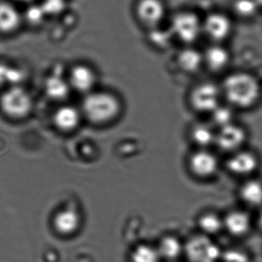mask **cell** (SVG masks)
Returning <instances> with one entry per match:
<instances>
[{
    "instance_id": "7c38bea8",
    "label": "cell",
    "mask_w": 262,
    "mask_h": 262,
    "mask_svg": "<svg viewBox=\"0 0 262 262\" xmlns=\"http://www.w3.org/2000/svg\"><path fill=\"white\" fill-rule=\"evenodd\" d=\"M204 65L214 73L224 71L231 62V53L224 44L210 43L203 51Z\"/></svg>"
},
{
    "instance_id": "4fadbf2b",
    "label": "cell",
    "mask_w": 262,
    "mask_h": 262,
    "mask_svg": "<svg viewBox=\"0 0 262 262\" xmlns=\"http://www.w3.org/2000/svg\"><path fill=\"white\" fill-rule=\"evenodd\" d=\"M224 217V229L234 237L246 235L251 228V219L244 210L235 209L227 213Z\"/></svg>"
},
{
    "instance_id": "484cf974",
    "label": "cell",
    "mask_w": 262,
    "mask_h": 262,
    "mask_svg": "<svg viewBox=\"0 0 262 262\" xmlns=\"http://www.w3.org/2000/svg\"><path fill=\"white\" fill-rule=\"evenodd\" d=\"M259 7L257 0H233V13L240 19H250L255 16Z\"/></svg>"
},
{
    "instance_id": "5b68a950",
    "label": "cell",
    "mask_w": 262,
    "mask_h": 262,
    "mask_svg": "<svg viewBox=\"0 0 262 262\" xmlns=\"http://www.w3.org/2000/svg\"><path fill=\"white\" fill-rule=\"evenodd\" d=\"M223 100L220 85L212 82H202L194 85L188 95V102L199 113L211 114Z\"/></svg>"
},
{
    "instance_id": "9a60e30c",
    "label": "cell",
    "mask_w": 262,
    "mask_h": 262,
    "mask_svg": "<svg viewBox=\"0 0 262 262\" xmlns=\"http://www.w3.org/2000/svg\"><path fill=\"white\" fill-rule=\"evenodd\" d=\"M96 74L90 67L76 66L70 72L69 83L76 91L90 93L96 85Z\"/></svg>"
},
{
    "instance_id": "5bb4252c",
    "label": "cell",
    "mask_w": 262,
    "mask_h": 262,
    "mask_svg": "<svg viewBox=\"0 0 262 262\" xmlns=\"http://www.w3.org/2000/svg\"><path fill=\"white\" fill-rule=\"evenodd\" d=\"M178 67L184 73L193 74L199 72L204 65L203 52L193 46H186L178 53L176 57Z\"/></svg>"
},
{
    "instance_id": "ac0fdd59",
    "label": "cell",
    "mask_w": 262,
    "mask_h": 262,
    "mask_svg": "<svg viewBox=\"0 0 262 262\" xmlns=\"http://www.w3.org/2000/svg\"><path fill=\"white\" fill-rule=\"evenodd\" d=\"M158 251L162 258L174 260L184 253V242L174 234H165L159 240Z\"/></svg>"
},
{
    "instance_id": "52a82bcc",
    "label": "cell",
    "mask_w": 262,
    "mask_h": 262,
    "mask_svg": "<svg viewBox=\"0 0 262 262\" xmlns=\"http://www.w3.org/2000/svg\"><path fill=\"white\" fill-rule=\"evenodd\" d=\"M134 12L139 24L148 30L163 26L167 7L163 0H137Z\"/></svg>"
},
{
    "instance_id": "d6a6232c",
    "label": "cell",
    "mask_w": 262,
    "mask_h": 262,
    "mask_svg": "<svg viewBox=\"0 0 262 262\" xmlns=\"http://www.w3.org/2000/svg\"><path fill=\"white\" fill-rule=\"evenodd\" d=\"M257 2L260 8H262V0H257Z\"/></svg>"
},
{
    "instance_id": "4dcf8cb0",
    "label": "cell",
    "mask_w": 262,
    "mask_h": 262,
    "mask_svg": "<svg viewBox=\"0 0 262 262\" xmlns=\"http://www.w3.org/2000/svg\"><path fill=\"white\" fill-rule=\"evenodd\" d=\"M46 14L40 5L33 6L27 11V19L30 24L37 25L43 20Z\"/></svg>"
},
{
    "instance_id": "7a4b0ae2",
    "label": "cell",
    "mask_w": 262,
    "mask_h": 262,
    "mask_svg": "<svg viewBox=\"0 0 262 262\" xmlns=\"http://www.w3.org/2000/svg\"><path fill=\"white\" fill-rule=\"evenodd\" d=\"M82 107L87 119L99 125L116 120L122 110L119 98L113 93L104 91L89 93Z\"/></svg>"
},
{
    "instance_id": "f1b7e54d",
    "label": "cell",
    "mask_w": 262,
    "mask_h": 262,
    "mask_svg": "<svg viewBox=\"0 0 262 262\" xmlns=\"http://www.w3.org/2000/svg\"><path fill=\"white\" fill-rule=\"evenodd\" d=\"M41 7L45 13L46 16H56L60 14L66 8L65 0H43Z\"/></svg>"
},
{
    "instance_id": "8fae6325",
    "label": "cell",
    "mask_w": 262,
    "mask_h": 262,
    "mask_svg": "<svg viewBox=\"0 0 262 262\" xmlns=\"http://www.w3.org/2000/svg\"><path fill=\"white\" fill-rule=\"evenodd\" d=\"M258 164L255 154L248 150L241 149L229 155L226 161V168L234 176L247 177L257 170Z\"/></svg>"
},
{
    "instance_id": "d4e9b609",
    "label": "cell",
    "mask_w": 262,
    "mask_h": 262,
    "mask_svg": "<svg viewBox=\"0 0 262 262\" xmlns=\"http://www.w3.org/2000/svg\"><path fill=\"white\" fill-rule=\"evenodd\" d=\"M212 123L217 128L226 126L234 122V108L228 104H221L210 114Z\"/></svg>"
},
{
    "instance_id": "30bf717a",
    "label": "cell",
    "mask_w": 262,
    "mask_h": 262,
    "mask_svg": "<svg viewBox=\"0 0 262 262\" xmlns=\"http://www.w3.org/2000/svg\"><path fill=\"white\" fill-rule=\"evenodd\" d=\"M247 138L246 129L236 122H233L226 126L217 128L214 145L222 151L230 155L242 149Z\"/></svg>"
},
{
    "instance_id": "ffe728a7",
    "label": "cell",
    "mask_w": 262,
    "mask_h": 262,
    "mask_svg": "<svg viewBox=\"0 0 262 262\" xmlns=\"http://www.w3.org/2000/svg\"><path fill=\"white\" fill-rule=\"evenodd\" d=\"M197 225L201 233L212 237L224 230V217L214 211H205L198 217Z\"/></svg>"
},
{
    "instance_id": "8992f818",
    "label": "cell",
    "mask_w": 262,
    "mask_h": 262,
    "mask_svg": "<svg viewBox=\"0 0 262 262\" xmlns=\"http://www.w3.org/2000/svg\"><path fill=\"white\" fill-rule=\"evenodd\" d=\"M233 23L226 13L211 12L202 19V34L210 43L224 44L232 34Z\"/></svg>"
},
{
    "instance_id": "9c48e42d",
    "label": "cell",
    "mask_w": 262,
    "mask_h": 262,
    "mask_svg": "<svg viewBox=\"0 0 262 262\" xmlns=\"http://www.w3.org/2000/svg\"><path fill=\"white\" fill-rule=\"evenodd\" d=\"M189 171L198 179H210L219 171L217 156L208 149H198L190 155L188 160Z\"/></svg>"
},
{
    "instance_id": "1f68e13d",
    "label": "cell",
    "mask_w": 262,
    "mask_h": 262,
    "mask_svg": "<svg viewBox=\"0 0 262 262\" xmlns=\"http://www.w3.org/2000/svg\"><path fill=\"white\" fill-rule=\"evenodd\" d=\"M257 225H258L259 228L262 231V210L259 213L258 216H257Z\"/></svg>"
},
{
    "instance_id": "44dd1931",
    "label": "cell",
    "mask_w": 262,
    "mask_h": 262,
    "mask_svg": "<svg viewBox=\"0 0 262 262\" xmlns=\"http://www.w3.org/2000/svg\"><path fill=\"white\" fill-rule=\"evenodd\" d=\"M20 22V15L13 5L0 3V31L12 33L19 27Z\"/></svg>"
},
{
    "instance_id": "83f0119b",
    "label": "cell",
    "mask_w": 262,
    "mask_h": 262,
    "mask_svg": "<svg viewBox=\"0 0 262 262\" xmlns=\"http://www.w3.org/2000/svg\"><path fill=\"white\" fill-rule=\"evenodd\" d=\"M23 76L24 74L18 69L0 64V85L11 84L12 86H15L22 80Z\"/></svg>"
},
{
    "instance_id": "603a6c76",
    "label": "cell",
    "mask_w": 262,
    "mask_h": 262,
    "mask_svg": "<svg viewBox=\"0 0 262 262\" xmlns=\"http://www.w3.org/2000/svg\"><path fill=\"white\" fill-rule=\"evenodd\" d=\"M70 83L63 78L56 75L50 76L45 82V91L50 99L62 100L70 93Z\"/></svg>"
},
{
    "instance_id": "2e32d148",
    "label": "cell",
    "mask_w": 262,
    "mask_h": 262,
    "mask_svg": "<svg viewBox=\"0 0 262 262\" xmlns=\"http://www.w3.org/2000/svg\"><path fill=\"white\" fill-rule=\"evenodd\" d=\"M188 136L198 149H208L215 144V129L208 124L203 122L194 124L189 129Z\"/></svg>"
},
{
    "instance_id": "3957f363",
    "label": "cell",
    "mask_w": 262,
    "mask_h": 262,
    "mask_svg": "<svg viewBox=\"0 0 262 262\" xmlns=\"http://www.w3.org/2000/svg\"><path fill=\"white\" fill-rule=\"evenodd\" d=\"M168 28L174 39L186 46H193L202 34V19L197 13L182 10L173 15Z\"/></svg>"
},
{
    "instance_id": "e0dca14e",
    "label": "cell",
    "mask_w": 262,
    "mask_h": 262,
    "mask_svg": "<svg viewBox=\"0 0 262 262\" xmlns=\"http://www.w3.org/2000/svg\"><path fill=\"white\" fill-rule=\"evenodd\" d=\"M239 196L248 206H261L262 182L257 179H248L241 185Z\"/></svg>"
},
{
    "instance_id": "277c9868",
    "label": "cell",
    "mask_w": 262,
    "mask_h": 262,
    "mask_svg": "<svg viewBox=\"0 0 262 262\" xmlns=\"http://www.w3.org/2000/svg\"><path fill=\"white\" fill-rule=\"evenodd\" d=\"M184 254L191 262H217L222 251L212 237L200 232L184 242Z\"/></svg>"
},
{
    "instance_id": "f546056e",
    "label": "cell",
    "mask_w": 262,
    "mask_h": 262,
    "mask_svg": "<svg viewBox=\"0 0 262 262\" xmlns=\"http://www.w3.org/2000/svg\"><path fill=\"white\" fill-rule=\"evenodd\" d=\"M221 260L222 262H250L247 253L237 248H230L223 251Z\"/></svg>"
},
{
    "instance_id": "cb8c5ba5",
    "label": "cell",
    "mask_w": 262,
    "mask_h": 262,
    "mask_svg": "<svg viewBox=\"0 0 262 262\" xmlns=\"http://www.w3.org/2000/svg\"><path fill=\"white\" fill-rule=\"evenodd\" d=\"M161 259L157 247L150 244L136 245L130 254L131 262H159Z\"/></svg>"
},
{
    "instance_id": "6da1fadb",
    "label": "cell",
    "mask_w": 262,
    "mask_h": 262,
    "mask_svg": "<svg viewBox=\"0 0 262 262\" xmlns=\"http://www.w3.org/2000/svg\"><path fill=\"white\" fill-rule=\"evenodd\" d=\"M223 100L234 108L248 110L254 106L260 96L258 81L246 72L227 75L220 84Z\"/></svg>"
},
{
    "instance_id": "7402d4cb",
    "label": "cell",
    "mask_w": 262,
    "mask_h": 262,
    "mask_svg": "<svg viewBox=\"0 0 262 262\" xmlns=\"http://www.w3.org/2000/svg\"><path fill=\"white\" fill-rule=\"evenodd\" d=\"M79 112L72 106L59 108L54 115V123L62 131L75 129L79 123Z\"/></svg>"
},
{
    "instance_id": "4316f807",
    "label": "cell",
    "mask_w": 262,
    "mask_h": 262,
    "mask_svg": "<svg viewBox=\"0 0 262 262\" xmlns=\"http://www.w3.org/2000/svg\"><path fill=\"white\" fill-rule=\"evenodd\" d=\"M148 40L150 43L158 48H165L169 45L173 37L169 28L165 29L163 26L148 30Z\"/></svg>"
},
{
    "instance_id": "836d02e7",
    "label": "cell",
    "mask_w": 262,
    "mask_h": 262,
    "mask_svg": "<svg viewBox=\"0 0 262 262\" xmlns=\"http://www.w3.org/2000/svg\"><path fill=\"white\" fill-rule=\"evenodd\" d=\"M19 1H24V2H29V1H31V0H19Z\"/></svg>"
},
{
    "instance_id": "d6986e66",
    "label": "cell",
    "mask_w": 262,
    "mask_h": 262,
    "mask_svg": "<svg viewBox=\"0 0 262 262\" xmlns=\"http://www.w3.org/2000/svg\"><path fill=\"white\" fill-rule=\"evenodd\" d=\"M80 224L79 214L73 209H65L56 214L54 227L62 234H71L76 232Z\"/></svg>"
},
{
    "instance_id": "ba28073f",
    "label": "cell",
    "mask_w": 262,
    "mask_h": 262,
    "mask_svg": "<svg viewBox=\"0 0 262 262\" xmlns=\"http://www.w3.org/2000/svg\"><path fill=\"white\" fill-rule=\"evenodd\" d=\"M1 107L7 116L16 119L25 117L33 106L31 96L20 87L13 86L3 94Z\"/></svg>"
}]
</instances>
